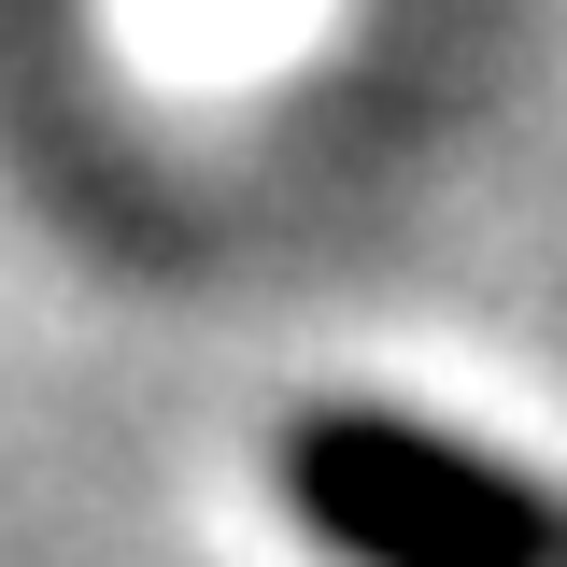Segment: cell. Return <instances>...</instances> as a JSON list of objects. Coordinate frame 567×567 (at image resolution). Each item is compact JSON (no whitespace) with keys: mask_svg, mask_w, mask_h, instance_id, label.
<instances>
[{"mask_svg":"<svg viewBox=\"0 0 567 567\" xmlns=\"http://www.w3.org/2000/svg\"><path fill=\"white\" fill-rule=\"evenodd\" d=\"M298 496L369 567H525L539 554V511L511 483H483L440 440H398V425H312L298 440Z\"/></svg>","mask_w":567,"mask_h":567,"instance_id":"6da1fadb","label":"cell"}]
</instances>
